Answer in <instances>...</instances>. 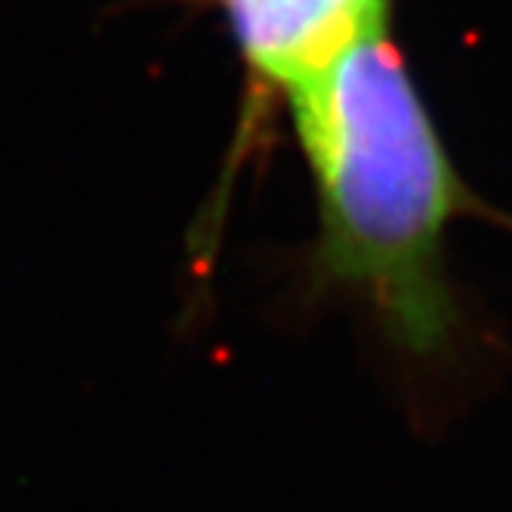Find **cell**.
Listing matches in <instances>:
<instances>
[{"instance_id":"obj_2","label":"cell","mask_w":512,"mask_h":512,"mask_svg":"<svg viewBox=\"0 0 512 512\" xmlns=\"http://www.w3.org/2000/svg\"><path fill=\"white\" fill-rule=\"evenodd\" d=\"M229 10L250 68L290 93L386 28L389 0H229Z\"/></svg>"},{"instance_id":"obj_1","label":"cell","mask_w":512,"mask_h":512,"mask_svg":"<svg viewBox=\"0 0 512 512\" xmlns=\"http://www.w3.org/2000/svg\"><path fill=\"white\" fill-rule=\"evenodd\" d=\"M321 204V256L374 300L389 331L432 352L454 327L442 238L466 195L389 31L290 90Z\"/></svg>"}]
</instances>
